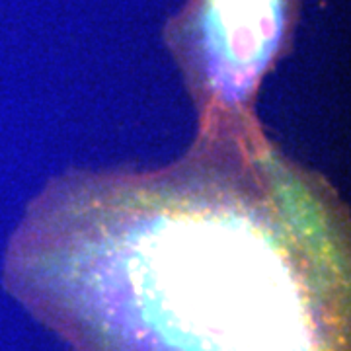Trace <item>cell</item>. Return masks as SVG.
Listing matches in <instances>:
<instances>
[{"mask_svg": "<svg viewBox=\"0 0 351 351\" xmlns=\"http://www.w3.org/2000/svg\"><path fill=\"white\" fill-rule=\"evenodd\" d=\"M6 283L71 351H351L350 228L260 125H201L147 174L51 184Z\"/></svg>", "mask_w": 351, "mask_h": 351, "instance_id": "1", "label": "cell"}, {"mask_svg": "<svg viewBox=\"0 0 351 351\" xmlns=\"http://www.w3.org/2000/svg\"><path fill=\"white\" fill-rule=\"evenodd\" d=\"M301 0H188L164 29L201 123L254 119L256 92L285 55Z\"/></svg>", "mask_w": 351, "mask_h": 351, "instance_id": "2", "label": "cell"}]
</instances>
